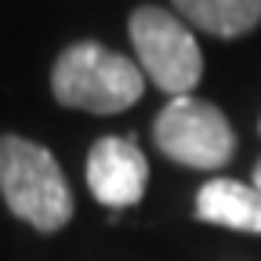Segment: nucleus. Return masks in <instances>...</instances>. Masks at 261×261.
<instances>
[{"mask_svg": "<svg viewBox=\"0 0 261 261\" xmlns=\"http://www.w3.org/2000/svg\"><path fill=\"white\" fill-rule=\"evenodd\" d=\"M51 91L62 106L113 116L130 109L145 91V73L127 55L94 40L65 47L51 69Z\"/></svg>", "mask_w": 261, "mask_h": 261, "instance_id": "nucleus-1", "label": "nucleus"}, {"mask_svg": "<svg viewBox=\"0 0 261 261\" xmlns=\"http://www.w3.org/2000/svg\"><path fill=\"white\" fill-rule=\"evenodd\" d=\"M0 192L11 214L29 221L37 232H58L73 218V192L58 160L29 138H0Z\"/></svg>", "mask_w": 261, "mask_h": 261, "instance_id": "nucleus-2", "label": "nucleus"}, {"mask_svg": "<svg viewBox=\"0 0 261 261\" xmlns=\"http://www.w3.org/2000/svg\"><path fill=\"white\" fill-rule=\"evenodd\" d=\"M127 33H130V44H135V55H138V65L142 73L174 98H185L203 76V55H200V44L189 33V25L163 11V8H152V4H142L130 11V22H127Z\"/></svg>", "mask_w": 261, "mask_h": 261, "instance_id": "nucleus-3", "label": "nucleus"}, {"mask_svg": "<svg viewBox=\"0 0 261 261\" xmlns=\"http://www.w3.org/2000/svg\"><path fill=\"white\" fill-rule=\"evenodd\" d=\"M152 138L167 160L185 163V167H200V171L221 167L236 152V135L228 127L225 113L192 94L163 106V113L156 116Z\"/></svg>", "mask_w": 261, "mask_h": 261, "instance_id": "nucleus-4", "label": "nucleus"}, {"mask_svg": "<svg viewBox=\"0 0 261 261\" xmlns=\"http://www.w3.org/2000/svg\"><path fill=\"white\" fill-rule=\"evenodd\" d=\"M87 185L102 207H135L149 185V163L130 138L106 135L87 152Z\"/></svg>", "mask_w": 261, "mask_h": 261, "instance_id": "nucleus-5", "label": "nucleus"}, {"mask_svg": "<svg viewBox=\"0 0 261 261\" xmlns=\"http://www.w3.org/2000/svg\"><path fill=\"white\" fill-rule=\"evenodd\" d=\"M196 218L236 232H261V189L232 178H214L196 196Z\"/></svg>", "mask_w": 261, "mask_h": 261, "instance_id": "nucleus-6", "label": "nucleus"}, {"mask_svg": "<svg viewBox=\"0 0 261 261\" xmlns=\"http://www.w3.org/2000/svg\"><path fill=\"white\" fill-rule=\"evenodd\" d=\"M181 18L214 37H243L261 25V0H171Z\"/></svg>", "mask_w": 261, "mask_h": 261, "instance_id": "nucleus-7", "label": "nucleus"}, {"mask_svg": "<svg viewBox=\"0 0 261 261\" xmlns=\"http://www.w3.org/2000/svg\"><path fill=\"white\" fill-rule=\"evenodd\" d=\"M254 185L261 189V163H257V167H254Z\"/></svg>", "mask_w": 261, "mask_h": 261, "instance_id": "nucleus-8", "label": "nucleus"}]
</instances>
